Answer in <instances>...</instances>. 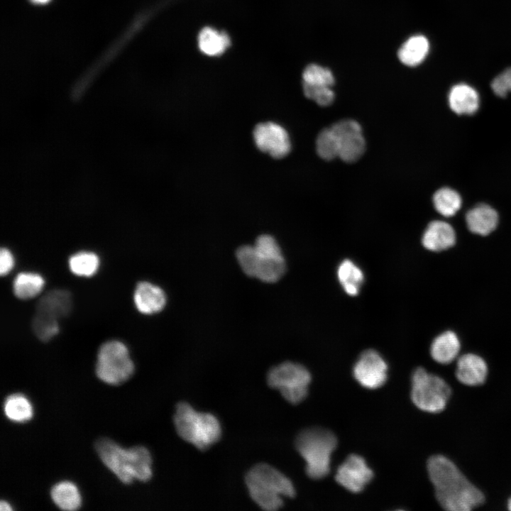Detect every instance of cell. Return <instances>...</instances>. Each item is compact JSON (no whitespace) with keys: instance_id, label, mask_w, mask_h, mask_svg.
Returning <instances> with one entry per match:
<instances>
[{"instance_id":"cell-1","label":"cell","mask_w":511,"mask_h":511,"mask_svg":"<svg viewBox=\"0 0 511 511\" xmlns=\"http://www.w3.org/2000/svg\"><path fill=\"white\" fill-rule=\"evenodd\" d=\"M427 471L440 505L449 511H469L482 505L485 498L458 467L441 455L430 457Z\"/></svg>"},{"instance_id":"cell-2","label":"cell","mask_w":511,"mask_h":511,"mask_svg":"<svg viewBox=\"0 0 511 511\" xmlns=\"http://www.w3.org/2000/svg\"><path fill=\"white\" fill-rule=\"evenodd\" d=\"M95 449L103 463L123 483L148 481L153 476L152 457L143 446L124 449L108 438H100Z\"/></svg>"},{"instance_id":"cell-3","label":"cell","mask_w":511,"mask_h":511,"mask_svg":"<svg viewBox=\"0 0 511 511\" xmlns=\"http://www.w3.org/2000/svg\"><path fill=\"white\" fill-rule=\"evenodd\" d=\"M245 274L265 282H275L285 272V261L275 239L268 234L258 236L254 245H244L236 253Z\"/></svg>"},{"instance_id":"cell-4","label":"cell","mask_w":511,"mask_h":511,"mask_svg":"<svg viewBox=\"0 0 511 511\" xmlns=\"http://www.w3.org/2000/svg\"><path fill=\"white\" fill-rule=\"evenodd\" d=\"M245 482L252 500L268 511L280 509L283 497L295 495L291 480L275 468L264 463L253 466L246 474Z\"/></svg>"},{"instance_id":"cell-5","label":"cell","mask_w":511,"mask_h":511,"mask_svg":"<svg viewBox=\"0 0 511 511\" xmlns=\"http://www.w3.org/2000/svg\"><path fill=\"white\" fill-rule=\"evenodd\" d=\"M173 422L177 434L202 451L209 449L221 436V426L215 415L198 412L185 402L176 405Z\"/></svg>"},{"instance_id":"cell-6","label":"cell","mask_w":511,"mask_h":511,"mask_svg":"<svg viewBox=\"0 0 511 511\" xmlns=\"http://www.w3.org/2000/svg\"><path fill=\"white\" fill-rule=\"evenodd\" d=\"M336 445L335 435L323 428L306 429L297 435L295 446L306 462V473L309 477L317 480L327 476L331 455Z\"/></svg>"},{"instance_id":"cell-7","label":"cell","mask_w":511,"mask_h":511,"mask_svg":"<svg viewBox=\"0 0 511 511\" xmlns=\"http://www.w3.org/2000/svg\"><path fill=\"white\" fill-rule=\"evenodd\" d=\"M134 364L126 346L116 340L108 341L99 348L96 374L101 381L112 385L128 380L134 372Z\"/></svg>"},{"instance_id":"cell-8","label":"cell","mask_w":511,"mask_h":511,"mask_svg":"<svg viewBox=\"0 0 511 511\" xmlns=\"http://www.w3.org/2000/svg\"><path fill=\"white\" fill-rule=\"evenodd\" d=\"M451 394L449 385L438 375L423 368H417L412 373L411 398L421 410L430 413L442 411Z\"/></svg>"},{"instance_id":"cell-9","label":"cell","mask_w":511,"mask_h":511,"mask_svg":"<svg viewBox=\"0 0 511 511\" xmlns=\"http://www.w3.org/2000/svg\"><path fill=\"white\" fill-rule=\"evenodd\" d=\"M311 375L301 364L286 361L273 367L268 373L267 383L278 390L291 404L301 402L307 395Z\"/></svg>"},{"instance_id":"cell-10","label":"cell","mask_w":511,"mask_h":511,"mask_svg":"<svg viewBox=\"0 0 511 511\" xmlns=\"http://www.w3.org/2000/svg\"><path fill=\"white\" fill-rule=\"evenodd\" d=\"M331 128L335 137L338 158L346 163L358 160L366 148L361 125L354 120L344 119L336 122Z\"/></svg>"},{"instance_id":"cell-11","label":"cell","mask_w":511,"mask_h":511,"mask_svg":"<svg viewBox=\"0 0 511 511\" xmlns=\"http://www.w3.org/2000/svg\"><path fill=\"white\" fill-rule=\"evenodd\" d=\"M253 139L257 148L274 158H282L290 151L291 142L284 127L275 122H263L256 126Z\"/></svg>"},{"instance_id":"cell-12","label":"cell","mask_w":511,"mask_h":511,"mask_svg":"<svg viewBox=\"0 0 511 511\" xmlns=\"http://www.w3.org/2000/svg\"><path fill=\"white\" fill-rule=\"evenodd\" d=\"M388 366L380 354L375 350L363 351L356 362L353 373L358 383L368 389H376L387 380Z\"/></svg>"},{"instance_id":"cell-13","label":"cell","mask_w":511,"mask_h":511,"mask_svg":"<svg viewBox=\"0 0 511 511\" xmlns=\"http://www.w3.org/2000/svg\"><path fill=\"white\" fill-rule=\"evenodd\" d=\"M373 477V471L365 459L359 455L351 454L339 466L335 479L350 492L359 493Z\"/></svg>"},{"instance_id":"cell-14","label":"cell","mask_w":511,"mask_h":511,"mask_svg":"<svg viewBox=\"0 0 511 511\" xmlns=\"http://www.w3.org/2000/svg\"><path fill=\"white\" fill-rule=\"evenodd\" d=\"M72 300L70 292L65 290H53L44 295L36 305V316L58 322L70 312Z\"/></svg>"},{"instance_id":"cell-15","label":"cell","mask_w":511,"mask_h":511,"mask_svg":"<svg viewBox=\"0 0 511 511\" xmlns=\"http://www.w3.org/2000/svg\"><path fill=\"white\" fill-rule=\"evenodd\" d=\"M133 302L137 309L144 314H153L163 310L166 304V295L163 289L149 282L137 284L133 293Z\"/></svg>"},{"instance_id":"cell-16","label":"cell","mask_w":511,"mask_h":511,"mask_svg":"<svg viewBox=\"0 0 511 511\" xmlns=\"http://www.w3.org/2000/svg\"><path fill=\"white\" fill-rule=\"evenodd\" d=\"M487 375V364L479 356L466 353L458 358L456 376L461 383L469 386L479 385L485 382Z\"/></svg>"},{"instance_id":"cell-17","label":"cell","mask_w":511,"mask_h":511,"mask_svg":"<svg viewBox=\"0 0 511 511\" xmlns=\"http://www.w3.org/2000/svg\"><path fill=\"white\" fill-rule=\"evenodd\" d=\"M422 243L429 251H444L455 244L456 233L449 223L439 220L433 221L427 226L422 235Z\"/></svg>"},{"instance_id":"cell-18","label":"cell","mask_w":511,"mask_h":511,"mask_svg":"<svg viewBox=\"0 0 511 511\" xmlns=\"http://www.w3.org/2000/svg\"><path fill=\"white\" fill-rule=\"evenodd\" d=\"M466 221L471 232L480 236H487L496 229L498 214L488 204H480L466 213Z\"/></svg>"},{"instance_id":"cell-19","label":"cell","mask_w":511,"mask_h":511,"mask_svg":"<svg viewBox=\"0 0 511 511\" xmlns=\"http://www.w3.org/2000/svg\"><path fill=\"white\" fill-rule=\"evenodd\" d=\"M451 109L458 115H471L479 107V96L476 90L468 84L460 83L450 89L448 97Z\"/></svg>"},{"instance_id":"cell-20","label":"cell","mask_w":511,"mask_h":511,"mask_svg":"<svg viewBox=\"0 0 511 511\" xmlns=\"http://www.w3.org/2000/svg\"><path fill=\"white\" fill-rule=\"evenodd\" d=\"M461 344L457 335L454 331H446L434 339L430 353L435 361L448 364L458 356Z\"/></svg>"},{"instance_id":"cell-21","label":"cell","mask_w":511,"mask_h":511,"mask_svg":"<svg viewBox=\"0 0 511 511\" xmlns=\"http://www.w3.org/2000/svg\"><path fill=\"white\" fill-rule=\"evenodd\" d=\"M429 50V43L427 38L424 35H417L410 37L402 44L397 55L402 63L414 67L424 61Z\"/></svg>"},{"instance_id":"cell-22","label":"cell","mask_w":511,"mask_h":511,"mask_svg":"<svg viewBox=\"0 0 511 511\" xmlns=\"http://www.w3.org/2000/svg\"><path fill=\"white\" fill-rule=\"evenodd\" d=\"M231 40L224 32H220L211 27H204L198 36L200 51L209 56L222 54L230 45Z\"/></svg>"},{"instance_id":"cell-23","label":"cell","mask_w":511,"mask_h":511,"mask_svg":"<svg viewBox=\"0 0 511 511\" xmlns=\"http://www.w3.org/2000/svg\"><path fill=\"white\" fill-rule=\"evenodd\" d=\"M50 496L54 503L63 510H76L81 505V495L77 487L72 482L65 480L53 486Z\"/></svg>"},{"instance_id":"cell-24","label":"cell","mask_w":511,"mask_h":511,"mask_svg":"<svg viewBox=\"0 0 511 511\" xmlns=\"http://www.w3.org/2000/svg\"><path fill=\"white\" fill-rule=\"evenodd\" d=\"M3 409L7 419L17 423L28 422L33 415L31 402L21 393H14L6 397Z\"/></svg>"},{"instance_id":"cell-25","label":"cell","mask_w":511,"mask_h":511,"mask_svg":"<svg viewBox=\"0 0 511 511\" xmlns=\"http://www.w3.org/2000/svg\"><path fill=\"white\" fill-rule=\"evenodd\" d=\"M337 276L344 291L349 295L358 294L364 275L362 270L353 261L344 260L337 269Z\"/></svg>"},{"instance_id":"cell-26","label":"cell","mask_w":511,"mask_h":511,"mask_svg":"<svg viewBox=\"0 0 511 511\" xmlns=\"http://www.w3.org/2000/svg\"><path fill=\"white\" fill-rule=\"evenodd\" d=\"M45 285L41 275L34 273H21L15 278L13 290L15 296L21 300L31 299L38 295Z\"/></svg>"},{"instance_id":"cell-27","label":"cell","mask_w":511,"mask_h":511,"mask_svg":"<svg viewBox=\"0 0 511 511\" xmlns=\"http://www.w3.org/2000/svg\"><path fill=\"white\" fill-rule=\"evenodd\" d=\"M433 204L436 211L445 217L456 214L461 207V197L454 189L442 187L433 195Z\"/></svg>"},{"instance_id":"cell-28","label":"cell","mask_w":511,"mask_h":511,"mask_svg":"<svg viewBox=\"0 0 511 511\" xmlns=\"http://www.w3.org/2000/svg\"><path fill=\"white\" fill-rule=\"evenodd\" d=\"M99 265V258L92 252H79L69 258V267L71 272L78 276H92L97 271Z\"/></svg>"},{"instance_id":"cell-29","label":"cell","mask_w":511,"mask_h":511,"mask_svg":"<svg viewBox=\"0 0 511 511\" xmlns=\"http://www.w3.org/2000/svg\"><path fill=\"white\" fill-rule=\"evenodd\" d=\"M334 84V75L328 68L310 64L303 71L302 84L331 87Z\"/></svg>"},{"instance_id":"cell-30","label":"cell","mask_w":511,"mask_h":511,"mask_svg":"<svg viewBox=\"0 0 511 511\" xmlns=\"http://www.w3.org/2000/svg\"><path fill=\"white\" fill-rule=\"evenodd\" d=\"M316 150L319 156L326 160L338 158L335 137L331 127L323 129L318 134Z\"/></svg>"},{"instance_id":"cell-31","label":"cell","mask_w":511,"mask_h":511,"mask_svg":"<svg viewBox=\"0 0 511 511\" xmlns=\"http://www.w3.org/2000/svg\"><path fill=\"white\" fill-rule=\"evenodd\" d=\"M32 327L36 336L43 341H49L59 331L58 322L36 315L33 319Z\"/></svg>"},{"instance_id":"cell-32","label":"cell","mask_w":511,"mask_h":511,"mask_svg":"<svg viewBox=\"0 0 511 511\" xmlns=\"http://www.w3.org/2000/svg\"><path fill=\"white\" fill-rule=\"evenodd\" d=\"M303 92L306 97L314 101L317 104L326 106L334 100V92L330 87H316L303 84Z\"/></svg>"},{"instance_id":"cell-33","label":"cell","mask_w":511,"mask_h":511,"mask_svg":"<svg viewBox=\"0 0 511 511\" xmlns=\"http://www.w3.org/2000/svg\"><path fill=\"white\" fill-rule=\"evenodd\" d=\"M493 92L498 97H505L511 92V67L496 76L491 82Z\"/></svg>"},{"instance_id":"cell-34","label":"cell","mask_w":511,"mask_h":511,"mask_svg":"<svg viewBox=\"0 0 511 511\" xmlns=\"http://www.w3.org/2000/svg\"><path fill=\"white\" fill-rule=\"evenodd\" d=\"M14 260L11 251L2 248L0 251V273L1 275H7L13 268Z\"/></svg>"},{"instance_id":"cell-35","label":"cell","mask_w":511,"mask_h":511,"mask_svg":"<svg viewBox=\"0 0 511 511\" xmlns=\"http://www.w3.org/2000/svg\"><path fill=\"white\" fill-rule=\"evenodd\" d=\"M0 510L2 511L3 510H6V511L12 510V507L10 506V505L6 501L1 500Z\"/></svg>"},{"instance_id":"cell-36","label":"cell","mask_w":511,"mask_h":511,"mask_svg":"<svg viewBox=\"0 0 511 511\" xmlns=\"http://www.w3.org/2000/svg\"><path fill=\"white\" fill-rule=\"evenodd\" d=\"M32 1H34L35 3H38V4H45V3H47L48 1H49L50 0H32Z\"/></svg>"},{"instance_id":"cell-37","label":"cell","mask_w":511,"mask_h":511,"mask_svg":"<svg viewBox=\"0 0 511 511\" xmlns=\"http://www.w3.org/2000/svg\"><path fill=\"white\" fill-rule=\"evenodd\" d=\"M507 507L510 510H511V498L508 500Z\"/></svg>"}]
</instances>
